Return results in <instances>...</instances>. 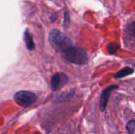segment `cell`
Here are the masks:
<instances>
[{"label":"cell","mask_w":135,"mask_h":134,"mask_svg":"<svg viewBox=\"0 0 135 134\" xmlns=\"http://www.w3.org/2000/svg\"><path fill=\"white\" fill-rule=\"evenodd\" d=\"M48 39L52 48L59 52H63L73 46L71 39L58 29H52L49 32Z\"/></svg>","instance_id":"obj_1"},{"label":"cell","mask_w":135,"mask_h":134,"mask_svg":"<svg viewBox=\"0 0 135 134\" xmlns=\"http://www.w3.org/2000/svg\"><path fill=\"white\" fill-rule=\"evenodd\" d=\"M68 81V77L63 73H55L51 79V86L52 91H56L60 87L66 85Z\"/></svg>","instance_id":"obj_4"},{"label":"cell","mask_w":135,"mask_h":134,"mask_svg":"<svg viewBox=\"0 0 135 134\" xmlns=\"http://www.w3.org/2000/svg\"><path fill=\"white\" fill-rule=\"evenodd\" d=\"M13 99L19 106L27 107L36 103L37 100V96L29 91H19L15 93Z\"/></svg>","instance_id":"obj_3"},{"label":"cell","mask_w":135,"mask_h":134,"mask_svg":"<svg viewBox=\"0 0 135 134\" xmlns=\"http://www.w3.org/2000/svg\"><path fill=\"white\" fill-rule=\"evenodd\" d=\"M69 24H70V16H69V13L66 12L64 15V21H63L64 28H67Z\"/></svg>","instance_id":"obj_11"},{"label":"cell","mask_w":135,"mask_h":134,"mask_svg":"<svg viewBox=\"0 0 135 134\" xmlns=\"http://www.w3.org/2000/svg\"><path fill=\"white\" fill-rule=\"evenodd\" d=\"M24 41L25 43V46L27 47L28 50L29 51H32L35 48V43L33 41V38H32V35L30 33L29 30L27 28L25 30L24 32Z\"/></svg>","instance_id":"obj_6"},{"label":"cell","mask_w":135,"mask_h":134,"mask_svg":"<svg viewBox=\"0 0 135 134\" xmlns=\"http://www.w3.org/2000/svg\"><path fill=\"white\" fill-rule=\"evenodd\" d=\"M127 33L132 37H135V21H131L127 26Z\"/></svg>","instance_id":"obj_8"},{"label":"cell","mask_w":135,"mask_h":134,"mask_svg":"<svg viewBox=\"0 0 135 134\" xmlns=\"http://www.w3.org/2000/svg\"><path fill=\"white\" fill-rule=\"evenodd\" d=\"M57 17H58V16H57L56 14H55V15L51 16V22H53L54 21H55V20L57 19Z\"/></svg>","instance_id":"obj_12"},{"label":"cell","mask_w":135,"mask_h":134,"mask_svg":"<svg viewBox=\"0 0 135 134\" xmlns=\"http://www.w3.org/2000/svg\"><path fill=\"white\" fill-rule=\"evenodd\" d=\"M119 49V45L117 43H110L108 45V51L110 54L116 53V51Z\"/></svg>","instance_id":"obj_10"},{"label":"cell","mask_w":135,"mask_h":134,"mask_svg":"<svg viewBox=\"0 0 135 134\" xmlns=\"http://www.w3.org/2000/svg\"><path fill=\"white\" fill-rule=\"evenodd\" d=\"M118 88H119L118 85H110L109 87L106 88L102 92L101 96H100V111L103 112V111H105L112 92L113 90Z\"/></svg>","instance_id":"obj_5"},{"label":"cell","mask_w":135,"mask_h":134,"mask_svg":"<svg viewBox=\"0 0 135 134\" xmlns=\"http://www.w3.org/2000/svg\"><path fill=\"white\" fill-rule=\"evenodd\" d=\"M134 72V70L131 68V67H125V68H123L121 70H119V72H117L115 74V79H118V78H123L124 77H127V76H129L131 74H132Z\"/></svg>","instance_id":"obj_7"},{"label":"cell","mask_w":135,"mask_h":134,"mask_svg":"<svg viewBox=\"0 0 135 134\" xmlns=\"http://www.w3.org/2000/svg\"><path fill=\"white\" fill-rule=\"evenodd\" d=\"M134 66H135V64H134Z\"/></svg>","instance_id":"obj_13"},{"label":"cell","mask_w":135,"mask_h":134,"mask_svg":"<svg viewBox=\"0 0 135 134\" xmlns=\"http://www.w3.org/2000/svg\"><path fill=\"white\" fill-rule=\"evenodd\" d=\"M62 53L63 58L71 63L81 66L86 64L88 62L87 54L81 47L72 46Z\"/></svg>","instance_id":"obj_2"},{"label":"cell","mask_w":135,"mask_h":134,"mask_svg":"<svg viewBox=\"0 0 135 134\" xmlns=\"http://www.w3.org/2000/svg\"><path fill=\"white\" fill-rule=\"evenodd\" d=\"M126 129L129 134H135V119H132L127 122Z\"/></svg>","instance_id":"obj_9"}]
</instances>
